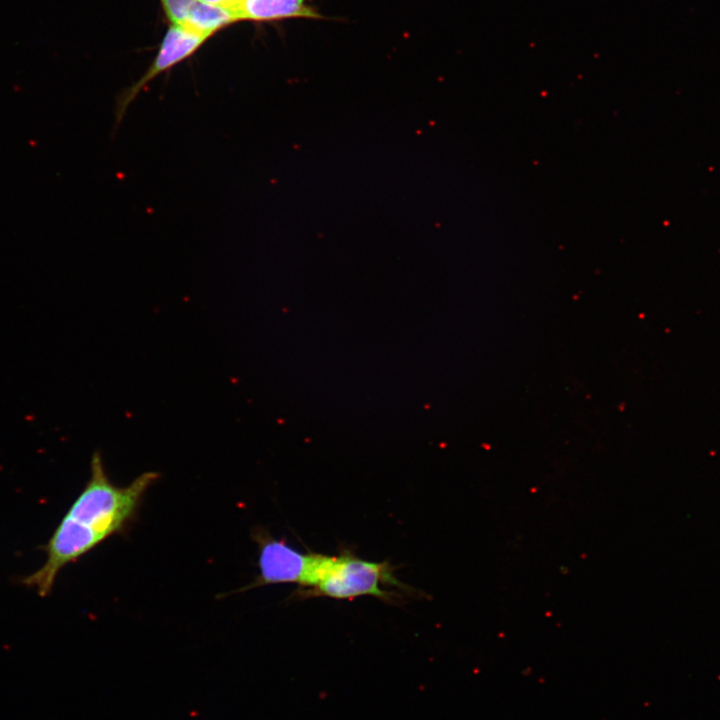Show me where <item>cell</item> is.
<instances>
[{
  "mask_svg": "<svg viewBox=\"0 0 720 720\" xmlns=\"http://www.w3.org/2000/svg\"><path fill=\"white\" fill-rule=\"evenodd\" d=\"M159 477L158 472L148 471L126 486H117L109 479L100 452L95 451L88 481L41 547L44 563L22 578L21 584L41 597L50 595L64 567L134 521L145 494Z\"/></svg>",
  "mask_w": 720,
  "mask_h": 720,
  "instance_id": "cell-1",
  "label": "cell"
},
{
  "mask_svg": "<svg viewBox=\"0 0 720 720\" xmlns=\"http://www.w3.org/2000/svg\"><path fill=\"white\" fill-rule=\"evenodd\" d=\"M383 585L407 588L396 579L388 562H372L343 552L338 556L325 555L317 583L302 592L303 596L338 600L365 595L390 600L394 594L383 589Z\"/></svg>",
  "mask_w": 720,
  "mask_h": 720,
  "instance_id": "cell-2",
  "label": "cell"
},
{
  "mask_svg": "<svg viewBox=\"0 0 720 720\" xmlns=\"http://www.w3.org/2000/svg\"><path fill=\"white\" fill-rule=\"evenodd\" d=\"M253 537L259 548V574L254 582L239 589V592L270 584L308 586L317 553L304 554L262 530H256Z\"/></svg>",
  "mask_w": 720,
  "mask_h": 720,
  "instance_id": "cell-3",
  "label": "cell"
},
{
  "mask_svg": "<svg viewBox=\"0 0 720 720\" xmlns=\"http://www.w3.org/2000/svg\"><path fill=\"white\" fill-rule=\"evenodd\" d=\"M208 38L184 27L172 25L167 30L158 53L146 72L117 97L114 108V130L121 124L132 102L154 78L190 57Z\"/></svg>",
  "mask_w": 720,
  "mask_h": 720,
  "instance_id": "cell-4",
  "label": "cell"
},
{
  "mask_svg": "<svg viewBox=\"0 0 720 720\" xmlns=\"http://www.w3.org/2000/svg\"><path fill=\"white\" fill-rule=\"evenodd\" d=\"M311 0H242L234 9L238 21L267 22L287 18H322Z\"/></svg>",
  "mask_w": 720,
  "mask_h": 720,
  "instance_id": "cell-5",
  "label": "cell"
},
{
  "mask_svg": "<svg viewBox=\"0 0 720 720\" xmlns=\"http://www.w3.org/2000/svg\"><path fill=\"white\" fill-rule=\"evenodd\" d=\"M237 21L233 10L196 0L187 21L181 27L210 37L218 30Z\"/></svg>",
  "mask_w": 720,
  "mask_h": 720,
  "instance_id": "cell-6",
  "label": "cell"
},
{
  "mask_svg": "<svg viewBox=\"0 0 720 720\" xmlns=\"http://www.w3.org/2000/svg\"><path fill=\"white\" fill-rule=\"evenodd\" d=\"M196 0H160L163 10L172 25L183 26Z\"/></svg>",
  "mask_w": 720,
  "mask_h": 720,
  "instance_id": "cell-7",
  "label": "cell"
},
{
  "mask_svg": "<svg viewBox=\"0 0 720 720\" xmlns=\"http://www.w3.org/2000/svg\"><path fill=\"white\" fill-rule=\"evenodd\" d=\"M200 1L208 3V4H212V5H217V6H221L224 8H228V9H231L234 11V9L239 5V3L242 0H200Z\"/></svg>",
  "mask_w": 720,
  "mask_h": 720,
  "instance_id": "cell-8",
  "label": "cell"
}]
</instances>
